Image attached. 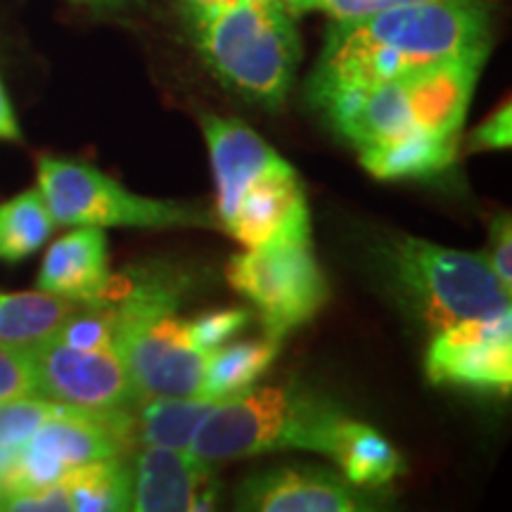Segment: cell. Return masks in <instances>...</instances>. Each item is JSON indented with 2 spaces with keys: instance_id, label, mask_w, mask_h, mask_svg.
<instances>
[{
  "instance_id": "1",
  "label": "cell",
  "mask_w": 512,
  "mask_h": 512,
  "mask_svg": "<svg viewBox=\"0 0 512 512\" xmlns=\"http://www.w3.org/2000/svg\"><path fill=\"white\" fill-rule=\"evenodd\" d=\"M475 53H489V19L475 0H427L335 19L309 79V100L325 110L339 95Z\"/></svg>"
},
{
  "instance_id": "2",
  "label": "cell",
  "mask_w": 512,
  "mask_h": 512,
  "mask_svg": "<svg viewBox=\"0 0 512 512\" xmlns=\"http://www.w3.org/2000/svg\"><path fill=\"white\" fill-rule=\"evenodd\" d=\"M102 304L114 311V349L136 399L202 396L209 354L192 342L188 320L178 316V292L169 278L112 275Z\"/></svg>"
},
{
  "instance_id": "3",
  "label": "cell",
  "mask_w": 512,
  "mask_h": 512,
  "mask_svg": "<svg viewBox=\"0 0 512 512\" xmlns=\"http://www.w3.org/2000/svg\"><path fill=\"white\" fill-rule=\"evenodd\" d=\"M344 415L311 389L261 387L219 401L197 427L188 451L207 463H226L273 451L325 453L330 458Z\"/></svg>"
},
{
  "instance_id": "4",
  "label": "cell",
  "mask_w": 512,
  "mask_h": 512,
  "mask_svg": "<svg viewBox=\"0 0 512 512\" xmlns=\"http://www.w3.org/2000/svg\"><path fill=\"white\" fill-rule=\"evenodd\" d=\"M294 12L285 0H242L216 12H190L197 50L219 79L245 98L280 107L299 60Z\"/></svg>"
},
{
  "instance_id": "5",
  "label": "cell",
  "mask_w": 512,
  "mask_h": 512,
  "mask_svg": "<svg viewBox=\"0 0 512 512\" xmlns=\"http://www.w3.org/2000/svg\"><path fill=\"white\" fill-rule=\"evenodd\" d=\"M392 264L403 292L437 332L510 311L512 292L501 285L484 254L406 238L394 247Z\"/></svg>"
},
{
  "instance_id": "6",
  "label": "cell",
  "mask_w": 512,
  "mask_h": 512,
  "mask_svg": "<svg viewBox=\"0 0 512 512\" xmlns=\"http://www.w3.org/2000/svg\"><path fill=\"white\" fill-rule=\"evenodd\" d=\"M38 192L60 226L174 228L207 223L192 207L133 195L95 166L72 159L41 157Z\"/></svg>"
},
{
  "instance_id": "7",
  "label": "cell",
  "mask_w": 512,
  "mask_h": 512,
  "mask_svg": "<svg viewBox=\"0 0 512 512\" xmlns=\"http://www.w3.org/2000/svg\"><path fill=\"white\" fill-rule=\"evenodd\" d=\"M133 446L128 408L98 413L64 406L60 415L43 422L34 437L17 448L15 460L0 477V498L43 489L60 482L76 465L121 458Z\"/></svg>"
},
{
  "instance_id": "8",
  "label": "cell",
  "mask_w": 512,
  "mask_h": 512,
  "mask_svg": "<svg viewBox=\"0 0 512 512\" xmlns=\"http://www.w3.org/2000/svg\"><path fill=\"white\" fill-rule=\"evenodd\" d=\"M226 273L228 283L259 309L261 325L271 339L297 330L330 297L311 242L247 249L228 261Z\"/></svg>"
},
{
  "instance_id": "9",
  "label": "cell",
  "mask_w": 512,
  "mask_h": 512,
  "mask_svg": "<svg viewBox=\"0 0 512 512\" xmlns=\"http://www.w3.org/2000/svg\"><path fill=\"white\" fill-rule=\"evenodd\" d=\"M38 394L83 411H121L136 403L131 377L114 347L74 349L50 339L31 351Z\"/></svg>"
},
{
  "instance_id": "10",
  "label": "cell",
  "mask_w": 512,
  "mask_h": 512,
  "mask_svg": "<svg viewBox=\"0 0 512 512\" xmlns=\"http://www.w3.org/2000/svg\"><path fill=\"white\" fill-rule=\"evenodd\" d=\"M432 384L508 392L512 384V316L463 320L434 337L427 354Z\"/></svg>"
},
{
  "instance_id": "11",
  "label": "cell",
  "mask_w": 512,
  "mask_h": 512,
  "mask_svg": "<svg viewBox=\"0 0 512 512\" xmlns=\"http://www.w3.org/2000/svg\"><path fill=\"white\" fill-rule=\"evenodd\" d=\"M223 228L247 249L311 242V211L294 169L249 185Z\"/></svg>"
},
{
  "instance_id": "12",
  "label": "cell",
  "mask_w": 512,
  "mask_h": 512,
  "mask_svg": "<svg viewBox=\"0 0 512 512\" xmlns=\"http://www.w3.org/2000/svg\"><path fill=\"white\" fill-rule=\"evenodd\" d=\"M216 482L207 460L188 448L145 446L133 465V503L138 512H197L216 503Z\"/></svg>"
},
{
  "instance_id": "13",
  "label": "cell",
  "mask_w": 512,
  "mask_h": 512,
  "mask_svg": "<svg viewBox=\"0 0 512 512\" xmlns=\"http://www.w3.org/2000/svg\"><path fill=\"white\" fill-rule=\"evenodd\" d=\"M238 508L256 512H356L368 498L356 494L342 477L311 467H275L245 479Z\"/></svg>"
},
{
  "instance_id": "14",
  "label": "cell",
  "mask_w": 512,
  "mask_h": 512,
  "mask_svg": "<svg viewBox=\"0 0 512 512\" xmlns=\"http://www.w3.org/2000/svg\"><path fill=\"white\" fill-rule=\"evenodd\" d=\"M202 128L214 166L221 223L233 216L242 192L254 181L292 169L264 138L238 119L202 117Z\"/></svg>"
},
{
  "instance_id": "15",
  "label": "cell",
  "mask_w": 512,
  "mask_h": 512,
  "mask_svg": "<svg viewBox=\"0 0 512 512\" xmlns=\"http://www.w3.org/2000/svg\"><path fill=\"white\" fill-rule=\"evenodd\" d=\"M107 240L98 226H79L53 242L38 273V290L81 304H102L110 287Z\"/></svg>"
},
{
  "instance_id": "16",
  "label": "cell",
  "mask_w": 512,
  "mask_h": 512,
  "mask_svg": "<svg viewBox=\"0 0 512 512\" xmlns=\"http://www.w3.org/2000/svg\"><path fill=\"white\" fill-rule=\"evenodd\" d=\"M81 306L74 299L43 290L0 294V344L34 351L60 335L62 325Z\"/></svg>"
},
{
  "instance_id": "17",
  "label": "cell",
  "mask_w": 512,
  "mask_h": 512,
  "mask_svg": "<svg viewBox=\"0 0 512 512\" xmlns=\"http://www.w3.org/2000/svg\"><path fill=\"white\" fill-rule=\"evenodd\" d=\"M219 401L209 396H147L136 399L131 411V432L136 446L188 448L197 427Z\"/></svg>"
},
{
  "instance_id": "18",
  "label": "cell",
  "mask_w": 512,
  "mask_h": 512,
  "mask_svg": "<svg viewBox=\"0 0 512 512\" xmlns=\"http://www.w3.org/2000/svg\"><path fill=\"white\" fill-rule=\"evenodd\" d=\"M458 138H439L430 133H411L389 143L363 147L361 164L380 181L430 178L456 162Z\"/></svg>"
},
{
  "instance_id": "19",
  "label": "cell",
  "mask_w": 512,
  "mask_h": 512,
  "mask_svg": "<svg viewBox=\"0 0 512 512\" xmlns=\"http://www.w3.org/2000/svg\"><path fill=\"white\" fill-rule=\"evenodd\" d=\"M330 458L356 486L389 484L406 470L401 453L375 427L347 418L339 425Z\"/></svg>"
},
{
  "instance_id": "20",
  "label": "cell",
  "mask_w": 512,
  "mask_h": 512,
  "mask_svg": "<svg viewBox=\"0 0 512 512\" xmlns=\"http://www.w3.org/2000/svg\"><path fill=\"white\" fill-rule=\"evenodd\" d=\"M69 508L79 512L131 510L133 470L119 458H102L76 465L60 479Z\"/></svg>"
},
{
  "instance_id": "21",
  "label": "cell",
  "mask_w": 512,
  "mask_h": 512,
  "mask_svg": "<svg viewBox=\"0 0 512 512\" xmlns=\"http://www.w3.org/2000/svg\"><path fill=\"white\" fill-rule=\"evenodd\" d=\"M280 351V339H254V342L230 344L209 351L207 373H204L202 396L226 401L230 396L247 392L254 382L271 368Z\"/></svg>"
},
{
  "instance_id": "22",
  "label": "cell",
  "mask_w": 512,
  "mask_h": 512,
  "mask_svg": "<svg viewBox=\"0 0 512 512\" xmlns=\"http://www.w3.org/2000/svg\"><path fill=\"white\" fill-rule=\"evenodd\" d=\"M55 221L38 190L0 204V259L22 261L46 245Z\"/></svg>"
},
{
  "instance_id": "23",
  "label": "cell",
  "mask_w": 512,
  "mask_h": 512,
  "mask_svg": "<svg viewBox=\"0 0 512 512\" xmlns=\"http://www.w3.org/2000/svg\"><path fill=\"white\" fill-rule=\"evenodd\" d=\"M64 403L46 396L0 401V448H19L34 437L38 427L60 415Z\"/></svg>"
},
{
  "instance_id": "24",
  "label": "cell",
  "mask_w": 512,
  "mask_h": 512,
  "mask_svg": "<svg viewBox=\"0 0 512 512\" xmlns=\"http://www.w3.org/2000/svg\"><path fill=\"white\" fill-rule=\"evenodd\" d=\"M60 342L74 349L114 347V311L110 304H83L62 325Z\"/></svg>"
},
{
  "instance_id": "25",
  "label": "cell",
  "mask_w": 512,
  "mask_h": 512,
  "mask_svg": "<svg viewBox=\"0 0 512 512\" xmlns=\"http://www.w3.org/2000/svg\"><path fill=\"white\" fill-rule=\"evenodd\" d=\"M36 368L31 351L0 344V401L36 396Z\"/></svg>"
},
{
  "instance_id": "26",
  "label": "cell",
  "mask_w": 512,
  "mask_h": 512,
  "mask_svg": "<svg viewBox=\"0 0 512 512\" xmlns=\"http://www.w3.org/2000/svg\"><path fill=\"white\" fill-rule=\"evenodd\" d=\"M249 323V311L245 309H223V311H209L202 316L188 320V330L192 342L202 351H214L221 344H226L235 332H240Z\"/></svg>"
},
{
  "instance_id": "27",
  "label": "cell",
  "mask_w": 512,
  "mask_h": 512,
  "mask_svg": "<svg viewBox=\"0 0 512 512\" xmlns=\"http://www.w3.org/2000/svg\"><path fill=\"white\" fill-rule=\"evenodd\" d=\"M413 3H427V0H285V5L292 12L318 10L332 19H356Z\"/></svg>"
},
{
  "instance_id": "28",
  "label": "cell",
  "mask_w": 512,
  "mask_h": 512,
  "mask_svg": "<svg viewBox=\"0 0 512 512\" xmlns=\"http://www.w3.org/2000/svg\"><path fill=\"white\" fill-rule=\"evenodd\" d=\"M0 510H24V512H55V510H72L69 508L67 491L60 482L43 486L36 491H19L0 498Z\"/></svg>"
},
{
  "instance_id": "29",
  "label": "cell",
  "mask_w": 512,
  "mask_h": 512,
  "mask_svg": "<svg viewBox=\"0 0 512 512\" xmlns=\"http://www.w3.org/2000/svg\"><path fill=\"white\" fill-rule=\"evenodd\" d=\"M484 259L489 261L491 271L501 280L505 290L512 292V228L510 216H498L491 228V245L486 249Z\"/></svg>"
},
{
  "instance_id": "30",
  "label": "cell",
  "mask_w": 512,
  "mask_h": 512,
  "mask_svg": "<svg viewBox=\"0 0 512 512\" xmlns=\"http://www.w3.org/2000/svg\"><path fill=\"white\" fill-rule=\"evenodd\" d=\"M512 143V110L510 105L498 107L482 126L470 136L472 150H501Z\"/></svg>"
},
{
  "instance_id": "31",
  "label": "cell",
  "mask_w": 512,
  "mask_h": 512,
  "mask_svg": "<svg viewBox=\"0 0 512 512\" xmlns=\"http://www.w3.org/2000/svg\"><path fill=\"white\" fill-rule=\"evenodd\" d=\"M0 140H22L19 121L12 110L8 93H5L3 81H0Z\"/></svg>"
},
{
  "instance_id": "32",
  "label": "cell",
  "mask_w": 512,
  "mask_h": 512,
  "mask_svg": "<svg viewBox=\"0 0 512 512\" xmlns=\"http://www.w3.org/2000/svg\"><path fill=\"white\" fill-rule=\"evenodd\" d=\"M242 3V0H185L188 12H216L233 8V5Z\"/></svg>"
},
{
  "instance_id": "33",
  "label": "cell",
  "mask_w": 512,
  "mask_h": 512,
  "mask_svg": "<svg viewBox=\"0 0 512 512\" xmlns=\"http://www.w3.org/2000/svg\"><path fill=\"white\" fill-rule=\"evenodd\" d=\"M74 3L95 5V8H105V5H114V3H119V0H74Z\"/></svg>"
}]
</instances>
